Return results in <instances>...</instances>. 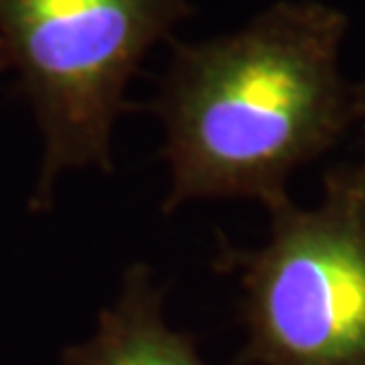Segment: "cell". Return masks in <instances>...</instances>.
Instances as JSON below:
<instances>
[{
  "mask_svg": "<svg viewBox=\"0 0 365 365\" xmlns=\"http://www.w3.org/2000/svg\"><path fill=\"white\" fill-rule=\"evenodd\" d=\"M349 17L323 0H277L250 24L173 43L152 109L164 123L171 187L164 211L192 200L289 202V178L359 123L356 83L339 69Z\"/></svg>",
  "mask_w": 365,
  "mask_h": 365,
  "instance_id": "obj_1",
  "label": "cell"
},
{
  "mask_svg": "<svg viewBox=\"0 0 365 365\" xmlns=\"http://www.w3.org/2000/svg\"><path fill=\"white\" fill-rule=\"evenodd\" d=\"M259 250L221 240L245 346L232 365H365V159L332 166L318 204L284 202Z\"/></svg>",
  "mask_w": 365,
  "mask_h": 365,
  "instance_id": "obj_2",
  "label": "cell"
},
{
  "mask_svg": "<svg viewBox=\"0 0 365 365\" xmlns=\"http://www.w3.org/2000/svg\"><path fill=\"white\" fill-rule=\"evenodd\" d=\"M192 14L190 0H0V71H14L46 135L34 207L67 166L112 169L109 135L145 53Z\"/></svg>",
  "mask_w": 365,
  "mask_h": 365,
  "instance_id": "obj_3",
  "label": "cell"
},
{
  "mask_svg": "<svg viewBox=\"0 0 365 365\" xmlns=\"http://www.w3.org/2000/svg\"><path fill=\"white\" fill-rule=\"evenodd\" d=\"M64 365H207L192 334L162 316V292L145 266L128 268L121 299L100 316L98 334L64 351Z\"/></svg>",
  "mask_w": 365,
  "mask_h": 365,
  "instance_id": "obj_4",
  "label": "cell"
},
{
  "mask_svg": "<svg viewBox=\"0 0 365 365\" xmlns=\"http://www.w3.org/2000/svg\"><path fill=\"white\" fill-rule=\"evenodd\" d=\"M356 98H359V121L365 126V78L356 83Z\"/></svg>",
  "mask_w": 365,
  "mask_h": 365,
  "instance_id": "obj_5",
  "label": "cell"
}]
</instances>
